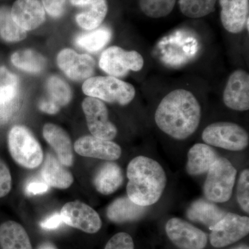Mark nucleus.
<instances>
[{
	"label": "nucleus",
	"mask_w": 249,
	"mask_h": 249,
	"mask_svg": "<svg viewBox=\"0 0 249 249\" xmlns=\"http://www.w3.org/2000/svg\"><path fill=\"white\" fill-rule=\"evenodd\" d=\"M218 157L217 152L207 144H195L188 151L187 173L193 176L208 173Z\"/></svg>",
	"instance_id": "nucleus-19"
},
{
	"label": "nucleus",
	"mask_w": 249,
	"mask_h": 249,
	"mask_svg": "<svg viewBox=\"0 0 249 249\" xmlns=\"http://www.w3.org/2000/svg\"><path fill=\"white\" fill-rule=\"evenodd\" d=\"M49 185L45 181H41L38 180H34L31 181L26 187V193L28 195H40L43 194L48 191Z\"/></svg>",
	"instance_id": "nucleus-36"
},
{
	"label": "nucleus",
	"mask_w": 249,
	"mask_h": 249,
	"mask_svg": "<svg viewBox=\"0 0 249 249\" xmlns=\"http://www.w3.org/2000/svg\"><path fill=\"white\" fill-rule=\"evenodd\" d=\"M176 0H140L139 5L144 15L150 18H164L170 14Z\"/></svg>",
	"instance_id": "nucleus-31"
},
{
	"label": "nucleus",
	"mask_w": 249,
	"mask_h": 249,
	"mask_svg": "<svg viewBox=\"0 0 249 249\" xmlns=\"http://www.w3.org/2000/svg\"><path fill=\"white\" fill-rule=\"evenodd\" d=\"M85 95L107 103L126 106L133 101L136 89L130 83L116 77H91L83 85Z\"/></svg>",
	"instance_id": "nucleus-3"
},
{
	"label": "nucleus",
	"mask_w": 249,
	"mask_h": 249,
	"mask_svg": "<svg viewBox=\"0 0 249 249\" xmlns=\"http://www.w3.org/2000/svg\"><path fill=\"white\" fill-rule=\"evenodd\" d=\"M9 148L16 163L24 168H37L43 160V152L40 143L24 126L16 125L10 130Z\"/></svg>",
	"instance_id": "nucleus-5"
},
{
	"label": "nucleus",
	"mask_w": 249,
	"mask_h": 249,
	"mask_svg": "<svg viewBox=\"0 0 249 249\" xmlns=\"http://www.w3.org/2000/svg\"><path fill=\"white\" fill-rule=\"evenodd\" d=\"M124 174L114 162H107L100 167L93 178V184L103 195H110L117 191L124 182Z\"/></svg>",
	"instance_id": "nucleus-22"
},
{
	"label": "nucleus",
	"mask_w": 249,
	"mask_h": 249,
	"mask_svg": "<svg viewBox=\"0 0 249 249\" xmlns=\"http://www.w3.org/2000/svg\"><path fill=\"white\" fill-rule=\"evenodd\" d=\"M105 249H134V244L129 234L119 232L108 241Z\"/></svg>",
	"instance_id": "nucleus-33"
},
{
	"label": "nucleus",
	"mask_w": 249,
	"mask_h": 249,
	"mask_svg": "<svg viewBox=\"0 0 249 249\" xmlns=\"http://www.w3.org/2000/svg\"><path fill=\"white\" fill-rule=\"evenodd\" d=\"M42 2L44 9L50 16L58 18L65 11L67 0H42Z\"/></svg>",
	"instance_id": "nucleus-35"
},
{
	"label": "nucleus",
	"mask_w": 249,
	"mask_h": 249,
	"mask_svg": "<svg viewBox=\"0 0 249 249\" xmlns=\"http://www.w3.org/2000/svg\"><path fill=\"white\" fill-rule=\"evenodd\" d=\"M57 63L70 79L74 80L91 78L96 66L92 57L88 54L77 53L71 49H63L59 53Z\"/></svg>",
	"instance_id": "nucleus-13"
},
{
	"label": "nucleus",
	"mask_w": 249,
	"mask_h": 249,
	"mask_svg": "<svg viewBox=\"0 0 249 249\" xmlns=\"http://www.w3.org/2000/svg\"><path fill=\"white\" fill-rule=\"evenodd\" d=\"M47 90L49 101L60 107L66 106L71 99L70 86L60 77L51 76L47 82Z\"/></svg>",
	"instance_id": "nucleus-29"
},
{
	"label": "nucleus",
	"mask_w": 249,
	"mask_h": 249,
	"mask_svg": "<svg viewBox=\"0 0 249 249\" xmlns=\"http://www.w3.org/2000/svg\"><path fill=\"white\" fill-rule=\"evenodd\" d=\"M219 1L223 27L231 34L242 32L249 19V0H219Z\"/></svg>",
	"instance_id": "nucleus-15"
},
{
	"label": "nucleus",
	"mask_w": 249,
	"mask_h": 249,
	"mask_svg": "<svg viewBox=\"0 0 249 249\" xmlns=\"http://www.w3.org/2000/svg\"><path fill=\"white\" fill-rule=\"evenodd\" d=\"M237 201L240 207L247 213H249V170L246 169L241 173L237 187Z\"/></svg>",
	"instance_id": "nucleus-32"
},
{
	"label": "nucleus",
	"mask_w": 249,
	"mask_h": 249,
	"mask_svg": "<svg viewBox=\"0 0 249 249\" xmlns=\"http://www.w3.org/2000/svg\"><path fill=\"white\" fill-rule=\"evenodd\" d=\"M227 214L212 201L198 199L187 211V217L192 222L200 223L210 230Z\"/></svg>",
	"instance_id": "nucleus-21"
},
{
	"label": "nucleus",
	"mask_w": 249,
	"mask_h": 249,
	"mask_svg": "<svg viewBox=\"0 0 249 249\" xmlns=\"http://www.w3.org/2000/svg\"><path fill=\"white\" fill-rule=\"evenodd\" d=\"M62 219L60 213H55L47 217L43 222H41V227L45 230H54L60 227Z\"/></svg>",
	"instance_id": "nucleus-37"
},
{
	"label": "nucleus",
	"mask_w": 249,
	"mask_h": 249,
	"mask_svg": "<svg viewBox=\"0 0 249 249\" xmlns=\"http://www.w3.org/2000/svg\"><path fill=\"white\" fill-rule=\"evenodd\" d=\"M201 118V107L193 92L177 89L165 95L155 111L157 127L177 140H185L196 132Z\"/></svg>",
	"instance_id": "nucleus-1"
},
{
	"label": "nucleus",
	"mask_w": 249,
	"mask_h": 249,
	"mask_svg": "<svg viewBox=\"0 0 249 249\" xmlns=\"http://www.w3.org/2000/svg\"><path fill=\"white\" fill-rule=\"evenodd\" d=\"M83 109L91 136L111 141L117 134V129L109 120L107 108L101 100L88 97L83 101Z\"/></svg>",
	"instance_id": "nucleus-9"
},
{
	"label": "nucleus",
	"mask_w": 249,
	"mask_h": 249,
	"mask_svg": "<svg viewBox=\"0 0 249 249\" xmlns=\"http://www.w3.org/2000/svg\"><path fill=\"white\" fill-rule=\"evenodd\" d=\"M0 246L2 249H33L25 229L14 221L0 226Z\"/></svg>",
	"instance_id": "nucleus-24"
},
{
	"label": "nucleus",
	"mask_w": 249,
	"mask_h": 249,
	"mask_svg": "<svg viewBox=\"0 0 249 249\" xmlns=\"http://www.w3.org/2000/svg\"><path fill=\"white\" fill-rule=\"evenodd\" d=\"M52 154L48 153L42 168V178L49 186L59 189H66L73 181L71 173Z\"/></svg>",
	"instance_id": "nucleus-20"
},
{
	"label": "nucleus",
	"mask_w": 249,
	"mask_h": 249,
	"mask_svg": "<svg viewBox=\"0 0 249 249\" xmlns=\"http://www.w3.org/2000/svg\"><path fill=\"white\" fill-rule=\"evenodd\" d=\"M165 232L170 241L180 249H204L207 245V235L204 231L180 218L168 220Z\"/></svg>",
	"instance_id": "nucleus-10"
},
{
	"label": "nucleus",
	"mask_w": 249,
	"mask_h": 249,
	"mask_svg": "<svg viewBox=\"0 0 249 249\" xmlns=\"http://www.w3.org/2000/svg\"><path fill=\"white\" fill-rule=\"evenodd\" d=\"M11 62L18 68L30 73L40 72L46 65L45 58L33 50L16 52L11 56Z\"/></svg>",
	"instance_id": "nucleus-26"
},
{
	"label": "nucleus",
	"mask_w": 249,
	"mask_h": 249,
	"mask_svg": "<svg viewBox=\"0 0 249 249\" xmlns=\"http://www.w3.org/2000/svg\"><path fill=\"white\" fill-rule=\"evenodd\" d=\"M43 136L62 164L71 166L73 164V155L71 139L68 134L56 124H47L43 127Z\"/></svg>",
	"instance_id": "nucleus-18"
},
{
	"label": "nucleus",
	"mask_w": 249,
	"mask_h": 249,
	"mask_svg": "<svg viewBox=\"0 0 249 249\" xmlns=\"http://www.w3.org/2000/svg\"><path fill=\"white\" fill-rule=\"evenodd\" d=\"M74 150L83 157L106 160H119L122 153L121 147L111 141L85 136L76 141Z\"/></svg>",
	"instance_id": "nucleus-14"
},
{
	"label": "nucleus",
	"mask_w": 249,
	"mask_h": 249,
	"mask_svg": "<svg viewBox=\"0 0 249 249\" xmlns=\"http://www.w3.org/2000/svg\"><path fill=\"white\" fill-rule=\"evenodd\" d=\"M203 141L207 145L231 151H241L249 145L248 132L239 124L231 122L210 124L202 132Z\"/></svg>",
	"instance_id": "nucleus-6"
},
{
	"label": "nucleus",
	"mask_w": 249,
	"mask_h": 249,
	"mask_svg": "<svg viewBox=\"0 0 249 249\" xmlns=\"http://www.w3.org/2000/svg\"><path fill=\"white\" fill-rule=\"evenodd\" d=\"M232 249H249L248 246L247 245H241L238 246V247H235V248H232Z\"/></svg>",
	"instance_id": "nucleus-40"
},
{
	"label": "nucleus",
	"mask_w": 249,
	"mask_h": 249,
	"mask_svg": "<svg viewBox=\"0 0 249 249\" xmlns=\"http://www.w3.org/2000/svg\"><path fill=\"white\" fill-rule=\"evenodd\" d=\"M0 36L9 42L22 40L27 36V31L15 22L11 9L7 6L0 8Z\"/></svg>",
	"instance_id": "nucleus-27"
},
{
	"label": "nucleus",
	"mask_w": 249,
	"mask_h": 249,
	"mask_svg": "<svg viewBox=\"0 0 249 249\" xmlns=\"http://www.w3.org/2000/svg\"><path fill=\"white\" fill-rule=\"evenodd\" d=\"M19 80L5 67L0 68V106H8L18 101Z\"/></svg>",
	"instance_id": "nucleus-25"
},
{
	"label": "nucleus",
	"mask_w": 249,
	"mask_h": 249,
	"mask_svg": "<svg viewBox=\"0 0 249 249\" xmlns=\"http://www.w3.org/2000/svg\"><path fill=\"white\" fill-rule=\"evenodd\" d=\"M37 249H56L53 245L50 243H44L40 245Z\"/></svg>",
	"instance_id": "nucleus-39"
},
{
	"label": "nucleus",
	"mask_w": 249,
	"mask_h": 249,
	"mask_svg": "<svg viewBox=\"0 0 249 249\" xmlns=\"http://www.w3.org/2000/svg\"><path fill=\"white\" fill-rule=\"evenodd\" d=\"M12 186V178L7 165L0 160V198L9 194Z\"/></svg>",
	"instance_id": "nucleus-34"
},
{
	"label": "nucleus",
	"mask_w": 249,
	"mask_h": 249,
	"mask_svg": "<svg viewBox=\"0 0 249 249\" xmlns=\"http://www.w3.org/2000/svg\"><path fill=\"white\" fill-rule=\"evenodd\" d=\"M144 65L142 54L137 51H126L112 46L104 51L99 60V66L109 76L123 77L129 71H139Z\"/></svg>",
	"instance_id": "nucleus-7"
},
{
	"label": "nucleus",
	"mask_w": 249,
	"mask_h": 249,
	"mask_svg": "<svg viewBox=\"0 0 249 249\" xmlns=\"http://www.w3.org/2000/svg\"><path fill=\"white\" fill-rule=\"evenodd\" d=\"M146 211V206L136 204L128 196H124L116 199L109 205L107 215L113 222H132L141 219Z\"/></svg>",
	"instance_id": "nucleus-23"
},
{
	"label": "nucleus",
	"mask_w": 249,
	"mask_h": 249,
	"mask_svg": "<svg viewBox=\"0 0 249 249\" xmlns=\"http://www.w3.org/2000/svg\"><path fill=\"white\" fill-rule=\"evenodd\" d=\"M237 170L230 160L223 157L217 160L208 171L204 183V193L207 200L224 203L232 196Z\"/></svg>",
	"instance_id": "nucleus-4"
},
{
	"label": "nucleus",
	"mask_w": 249,
	"mask_h": 249,
	"mask_svg": "<svg viewBox=\"0 0 249 249\" xmlns=\"http://www.w3.org/2000/svg\"><path fill=\"white\" fill-rule=\"evenodd\" d=\"M78 8L76 20L78 25L86 30L97 29L107 16L106 0H70Z\"/></svg>",
	"instance_id": "nucleus-17"
},
{
	"label": "nucleus",
	"mask_w": 249,
	"mask_h": 249,
	"mask_svg": "<svg viewBox=\"0 0 249 249\" xmlns=\"http://www.w3.org/2000/svg\"><path fill=\"white\" fill-rule=\"evenodd\" d=\"M211 230V245L215 248L227 247L248 235L249 218L227 213Z\"/></svg>",
	"instance_id": "nucleus-8"
},
{
	"label": "nucleus",
	"mask_w": 249,
	"mask_h": 249,
	"mask_svg": "<svg viewBox=\"0 0 249 249\" xmlns=\"http://www.w3.org/2000/svg\"><path fill=\"white\" fill-rule=\"evenodd\" d=\"M111 36V31L107 28H97L91 32L78 36L76 39V43L80 48L85 49L88 52H97L107 45Z\"/></svg>",
	"instance_id": "nucleus-28"
},
{
	"label": "nucleus",
	"mask_w": 249,
	"mask_h": 249,
	"mask_svg": "<svg viewBox=\"0 0 249 249\" xmlns=\"http://www.w3.org/2000/svg\"><path fill=\"white\" fill-rule=\"evenodd\" d=\"M127 196L136 204L149 206L160 199L166 185L164 170L157 160L144 156L133 159L127 169Z\"/></svg>",
	"instance_id": "nucleus-2"
},
{
	"label": "nucleus",
	"mask_w": 249,
	"mask_h": 249,
	"mask_svg": "<svg viewBox=\"0 0 249 249\" xmlns=\"http://www.w3.org/2000/svg\"><path fill=\"white\" fill-rule=\"evenodd\" d=\"M217 0H178L180 11L187 18L197 19L213 12Z\"/></svg>",
	"instance_id": "nucleus-30"
},
{
	"label": "nucleus",
	"mask_w": 249,
	"mask_h": 249,
	"mask_svg": "<svg viewBox=\"0 0 249 249\" xmlns=\"http://www.w3.org/2000/svg\"><path fill=\"white\" fill-rule=\"evenodd\" d=\"M224 105L232 110L249 109V74L244 70H237L229 76L223 92Z\"/></svg>",
	"instance_id": "nucleus-12"
},
{
	"label": "nucleus",
	"mask_w": 249,
	"mask_h": 249,
	"mask_svg": "<svg viewBox=\"0 0 249 249\" xmlns=\"http://www.w3.org/2000/svg\"><path fill=\"white\" fill-rule=\"evenodd\" d=\"M11 11L15 22L25 31L40 27L45 20V10L40 0H17Z\"/></svg>",
	"instance_id": "nucleus-16"
},
{
	"label": "nucleus",
	"mask_w": 249,
	"mask_h": 249,
	"mask_svg": "<svg viewBox=\"0 0 249 249\" xmlns=\"http://www.w3.org/2000/svg\"><path fill=\"white\" fill-rule=\"evenodd\" d=\"M39 107L44 112L49 114H56L60 110V107L47 99L42 100L39 104Z\"/></svg>",
	"instance_id": "nucleus-38"
},
{
	"label": "nucleus",
	"mask_w": 249,
	"mask_h": 249,
	"mask_svg": "<svg viewBox=\"0 0 249 249\" xmlns=\"http://www.w3.org/2000/svg\"><path fill=\"white\" fill-rule=\"evenodd\" d=\"M62 222L87 233H96L102 227L99 214L88 204L71 201L64 205L60 212Z\"/></svg>",
	"instance_id": "nucleus-11"
}]
</instances>
